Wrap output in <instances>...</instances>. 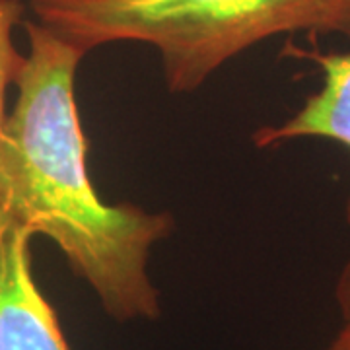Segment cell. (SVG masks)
Listing matches in <instances>:
<instances>
[{
	"label": "cell",
	"mask_w": 350,
	"mask_h": 350,
	"mask_svg": "<svg viewBox=\"0 0 350 350\" xmlns=\"http://www.w3.org/2000/svg\"><path fill=\"white\" fill-rule=\"evenodd\" d=\"M31 238L0 214V350H72L33 278Z\"/></svg>",
	"instance_id": "3957f363"
},
{
	"label": "cell",
	"mask_w": 350,
	"mask_h": 350,
	"mask_svg": "<svg viewBox=\"0 0 350 350\" xmlns=\"http://www.w3.org/2000/svg\"><path fill=\"white\" fill-rule=\"evenodd\" d=\"M24 27L29 51L0 135V214L55 241L113 321H154L162 306L148 261L174 232V216L101 199L76 103L86 53L39 22Z\"/></svg>",
	"instance_id": "6da1fadb"
},
{
	"label": "cell",
	"mask_w": 350,
	"mask_h": 350,
	"mask_svg": "<svg viewBox=\"0 0 350 350\" xmlns=\"http://www.w3.org/2000/svg\"><path fill=\"white\" fill-rule=\"evenodd\" d=\"M284 53L317 64L323 76L321 88L308 96L284 123L257 129L253 135L255 146L271 148L296 138H327L350 150V51L323 53L286 43ZM345 216L350 226V195Z\"/></svg>",
	"instance_id": "277c9868"
},
{
	"label": "cell",
	"mask_w": 350,
	"mask_h": 350,
	"mask_svg": "<svg viewBox=\"0 0 350 350\" xmlns=\"http://www.w3.org/2000/svg\"><path fill=\"white\" fill-rule=\"evenodd\" d=\"M24 10L20 0H0V135L8 117V90L16 86L25 64V55L14 43V29L25 22Z\"/></svg>",
	"instance_id": "5b68a950"
},
{
	"label": "cell",
	"mask_w": 350,
	"mask_h": 350,
	"mask_svg": "<svg viewBox=\"0 0 350 350\" xmlns=\"http://www.w3.org/2000/svg\"><path fill=\"white\" fill-rule=\"evenodd\" d=\"M335 300L342 325L325 350H350V261L340 269L335 284Z\"/></svg>",
	"instance_id": "8992f818"
},
{
	"label": "cell",
	"mask_w": 350,
	"mask_h": 350,
	"mask_svg": "<svg viewBox=\"0 0 350 350\" xmlns=\"http://www.w3.org/2000/svg\"><path fill=\"white\" fill-rule=\"evenodd\" d=\"M38 22L84 53L109 43L158 51L172 94L199 90L275 36L350 38V0H29Z\"/></svg>",
	"instance_id": "7a4b0ae2"
}]
</instances>
